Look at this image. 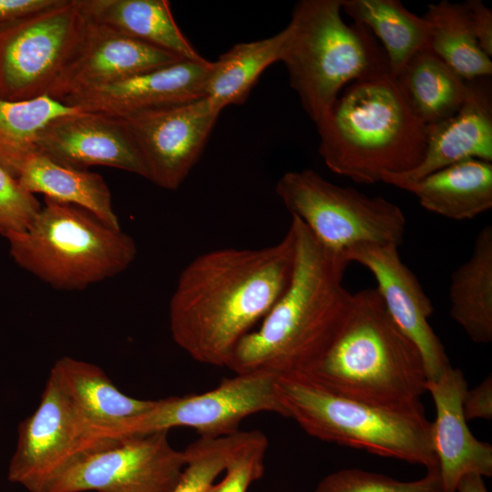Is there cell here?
Listing matches in <instances>:
<instances>
[{"instance_id": "4316f807", "label": "cell", "mask_w": 492, "mask_h": 492, "mask_svg": "<svg viewBox=\"0 0 492 492\" xmlns=\"http://www.w3.org/2000/svg\"><path fill=\"white\" fill-rule=\"evenodd\" d=\"M342 11L381 41L393 77L417 52L428 47L427 21L399 0H342Z\"/></svg>"}, {"instance_id": "8d00e7d4", "label": "cell", "mask_w": 492, "mask_h": 492, "mask_svg": "<svg viewBox=\"0 0 492 492\" xmlns=\"http://www.w3.org/2000/svg\"><path fill=\"white\" fill-rule=\"evenodd\" d=\"M456 492H488L483 477L476 474L464 476L457 484Z\"/></svg>"}, {"instance_id": "277c9868", "label": "cell", "mask_w": 492, "mask_h": 492, "mask_svg": "<svg viewBox=\"0 0 492 492\" xmlns=\"http://www.w3.org/2000/svg\"><path fill=\"white\" fill-rule=\"evenodd\" d=\"M326 167L355 183L374 184L422 161L427 126L414 113L395 78L354 81L316 124Z\"/></svg>"}, {"instance_id": "d6a6232c", "label": "cell", "mask_w": 492, "mask_h": 492, "mask_svg": "<svg viewBox=\"0 0 492 492\" xmlns=\"http://www.w3.org/2000/svg\"><path fill=\"white\" fill-rule=\"evenodd\" d=\"M41 208L36 197L0 167V234L24 231Z\"/></svg>"}, {"instance_id": "e0dca14e", "label": "cell", "mask_w": 492, "mask_h": 492, "mask_svg": "<svg viewBox=\"0 0 492 492\" xmlns=\"http://www.w3.org/2000/svg\"><path fill=\"white\" fill-rule=\"evenodd\" d=\"M212 61L180 60L63 98L80 111L122 118L201 97Z\"/></svg>"}, {"instance_id": "1f68e13d", "label": "cell", "mask_w": 492, "mask_h": 492, "mask_svg": "<svg viewBox=\"0 0 492 492\" xmlns=\"http://www.w3.org/2000/svg\"><path fill=\"white\" fill-rule=\"evenodd\" d=\"M268 446L266 436L253 430L249 441L228 465L224 477L214 483L209 492H247L262 477Z\"/></svg>"}, {"instance_id": "5bb4252c", "label": "cell", "mask_w": 492, "mask_h": 492, "mask_svg": "<svg viewBox=\"0 0 492 492\" xmlns=\"http://www.w3.org/2000/svg\"><path fill=\"white\" fill-rule=\"evenodd\" d=\"M349 262L366 268L392 320L417 347L426 380L436 379L451 364L428 319L434 307L414 272L403 262L395 245L364 244L344 254Z\"/></svg>"}, {"instance_id": "4dcf8cb0", "label": "cell", "mask_w": 492, "mask_h": 492, "mask_svg": "<svg viewBox=\"0 0 492 492\" xmlns=\"http://www.w3.org/2000/svg\"><path fill=\"white\" fill-rule=\"evenodd\" d=\"M314 492H444L437 466L413 481H402L358 468L342 469L324 477Z\"/></svg>"}, {"instance_id": "8992f818", "label": "cell", "mask_w": 492, "mask_h": 492, "mask_svg": "<svg viewBox=\"0 0 492 492\" xmlns=\"http://www.w3.org/2000/svg\"><path fill=\"white\" fill-rule=\"evenodd\" d=\"M275 392L284 416L313 437L426 469L437 466L424 409H390L349 399L303 372L277 374Z\"/></svg>"}, {"instance_id": "ffe728a7", "label": "cell", "mask_w": 492, "mask_h": 492, "mask_svg": "<svg viewBox=\"0 0 492 492\" xmlns=\"http://www.w3.org/2000/svg\"><path fill=\"white\" fill-rule=\"evenodd\" d=\"M49 376L73 406L89 422L121 439L119 427L149 410L155 400L138 399L122 393L97 365L64 356Z\"/></svg>"}, {"instance_id": "484cf974", "label": "cell", "mask_w": 492, "mask_h": 492, "mask_svg": "<svg viewBox=\"0 0 492 492\" xmlns=\"http://www.w3.org/2000/svg\"><path fill=\"white\" fill-rule=\"evenodd\" d=\"M286 28L259 40L234 45L212 61L203 96L216 108L243 104L262 72L280 61Z\"/></svg>"}, {"instance_id": "7402d4cb", "label": "cell", "mask_w": 492, "mask_h": 492, "mask_svg": "<svg viewBox=\"0 0 492 492\" xmlns=\"http://www.w3.org/2000/svg\"><path fill=\"white\" fill-rule=\"evenodd\" d=\"M85 15L181 59L205 58L184 36L167 0H79Z\"/></svg>"}, {"instance_id": "30bf717a", "label": "cell", "mask_w": 492, "mask_h": 492, "mask_svg": "<svg viewBox=\"0 0 492 492\" xmlns=\"http://www.w3.org/2000/svg\"><path fill=\"white\" fill-rule=\"evenodd\" d=\"M86 25L80 1L62 0L0 29V98L18 101L46 95Z\"/></svg>"}, {"instance_id": "3957f363", "label": "cell", "mask_w": 492, "mask_h": 492, "mask_svg": "<svg viewBox=\"0 0 492 492\" xmlns=\"http://www.w3.org/2000/svg\"><path fill=\"white\" fill-rule=\"evenodd\" d=\"M303 373L349 399L390 409H424L422 356L392 320L375 288L353 293L328 349Z\"/></svg>"}, {"instance_id": "6da1fadb", "label": "cell", "mask_w": 492, "mask_h": 492, "mask_svg": "<svg viewBox=\"0 0 492 492\" xmlns=\"http://www.w3.org/2000/svg\"><path fill=\"white\" fill-rule=\"evenodd\" d=\"M294 235L258 249L203 252L180 272L169 304L175 343L193 360L228 366L240 341L261 323L287 288Z\"/></svg>"}, {"instance_id": "603a6c76", "label": "cell", "mask_w": 492, "mask_h": 492, "mask_svg": "<svg viewBox=\"0 0 492 492\" xmlns=\"http://www.w3.org/2000/svg\"><path fill=\"white\" fill-rule=\"evenodd\" d=\"M449 313L469 339L480 344L492 341V227L477 235L467 261L451 274Z\"/></svg>"}, {"instance_id": "836d02e7", "label": "cell", "mask_w": 492, "mask_h": 492, "mask_svg": "<svg viewBox=\"0 0 492 492\" xmlns=\"http://www.w3.org/2000/svg\"><path fill=\"white\" fill-rule=\"evenodd\" d=\"M62 0H0V29L59 5Z\"/></svg>"}, {"instance_id": "4fadbf2b", "label": "cell", "mask_w": 492, "mask_h": 492, "mask_svg": "<svg viewBox=\"0 0 492 492\" xmlns=\"http://www.w3.org/2000/svg\"><path fill=\"white\" fill-rule=\"evenodd\" d=\"M220 112L201 97L120 119L142 159L147 179L174 190L200 159Z\"/></svg>"}, {"instance_id": "83f0119b", "label": "cell", "mask_w": 492, "mask_h": 492, "mask_svg": "<svg viewBox=\"0 0 492 492\" xmlns=\"http://www.w3.org/2000/svg\"><path fill=\"white\" fill-rule=\"evenodd\" d=\"M428 48L466 81L488 77L491 58L480 48L466 3L428 4Z\"/></svg>"}, {"instance_id": "ac0fdd59", "label": "cell", "mask_w": 492, "mask_h": 492, "mask_svg": "<svg viewBox=\"0 0 492 492\" xmlns=\"http://www.w3.org/2000/svg\"><path fill=\"white\" fill-rule=\"evenodd\" d=\"M467 389L462 371L451 365L425 383L436 407L430 435L444 492H456L466 475L492 476V446L472 435L463 412Z\"/></svg>"}, {"instance_id": "d6986e66", "label": "cell", "mask_w": 492, "mask_h": 492, "mask_svg": "<svg viewBox=\"0 0 492 492\" xmlns=\"http://www.w3.org/2000/svg\"><path fill=\"white\" fill-rule=\"evenodd\" d=\"M486 78L467 81V96L459 110L427 126L425 151L419 165L405 173L385 174L382 182L416 180L470 159L492 162V98Z\"/></svg>"}, {"instance_id": "5b68a950", "label": "cell", "mask_w": 492, "mask_h": 492, "mask_svg": "<svg viewBox=\"0 0 492 492\" xmlns=\"http://www.w3.org/2000/svg\"><path fill=\"white\" fill-rule=\"evenodd\" d=\"M341 14L342 0H300L285 27L280 61L315 125L329 114L344 86L392 75L370 30L346 23Z\"/></svg>"}, {"instance_id": "9a60e30c", "label": "cell", "mask_w": 492, "mask_h": 492, "mask_svg": "<svg viewBox=\"0 0 492 492\" xmlns=\"http://www.w3.org/2000/svg\"><path fill=\"white\" fill-rule=\"evenodd\" d=\"M180 60L87 17L76 48L46 95L61 101Z\"/></svg>"}, {"instance_id": "ba28073f", "label": "cell", "mask_w": 492, "mask_h": 492, "mask_svg": "<svg viewBox=\"0 0 492 492\" xmlns=\"http://www.w3.org/2000/svg\"><path fill=\"white\" fill-rule=\"evenodd\" d=\"M275 192L322 245L343 256L364 244L399 247L404 239L406 220L399 206L334 184L313 169L285 172Z\"/></svg>"}, {"instance_id": "e575fe53", "label": "cell", "mask_w": 492, "mask_h": 492, "mask_svg": "<svg viewBox=\"0 0 492 492\" xmlns=\"http://www.w3.org/2000/svg\"><path fill=\"white\" fill-rule=\"evenodd\" d=\"M463 412L466 421L492 418V377L489 374L479 384L467 389L463 399Z\"/></svg>"}, {"instance_id": "2e32d148", "label": "cell", "mask_w": 492, "mask_h": 492, "mask_svg": "<svg viewBox=\"0 0 492 492\" xmlns=\"http://www.w3.org/2000/svg\"><path fill=\"white\" fill-rule=\"evenodd\" d=\"M38 152L76 169L105 166L147 179L138 150L122 119L77 111L58 117L39 133Z\"/></svg>"}, {"instance_id": "44dd1931", "label": "cell", "mask_w": 492, "mask_h": 492, "mask_svg": "<svg viewBox=\"0 0 492 492\" xmlns=\"http://www.w3.org/2000/svg\"><path fill=\"white\" fill-rule=\"evenodd\" d=\"M385 183L414 194L426 210L455 220H472L492 208V162L470 159L416 180Z\"/></svg>"}, {"instance_id": "d590c367", "label": "cell", "mask_w": 492, "mask_h": 492, "mask_svg": "<svg viewBox=\"0 0 492 492\" xmlns=\"http://www.w3.org/2000/svg\"><path fill=\"white\" fill-rule=\"evenodd\" d=\"M480 48L492 56V11L481 0L466 1Z\"/></svg>"}, {"instance_id": "cb8c5ba5", "label": "cell", "mask_w": 492, "mask_h": 492, "mask_svg": "<svg viewBox=\"0 0 492 492\" xmlns=\"http://www.w3.org/2000/svg\"><path fill=\"white\" fill-rule=\"evenodd\" d=\"M16 179L34 195L41 193L45 198L82 208L109 227L121 229L109 188L97 173L59 165L36 151Z\"/></svg>"}, {"instance_id": "7c38bea8", "label": "cell", "mask_w": 492, "mask_h": 492, "mask_svg": "<svg viewBox=\"0 0 492 492\" xmlns=\"http://www.w3.org/2000/svg\"><path fill=\"white\" fill-rule=\"evenodd\" d=\"M118 440L86 419L48 375L37 408L18 426L8 479L37 492L77 456Z\"/></svg>"}, {"instance_id": "d4e9b609", "label": "cell", "mask_w": 492, "mask_h": 492, "mask_svg": "<svg viewBox=\"0 0 492 492\" xmlns=\"http://www.w3.org/2000/svg\"><path fill=\"white\" fill-rule=\"evenodd\" d=\"M394 77L415 116L426 126L455 115L467 96V81L428 47L417 52Z\"/></svg>"}, {"instance_id": "f546056e", "label": "cell", "mask_w": 492, "mask_h": 492, "mask_svg": "<svg viewBox=\"0 0 492 492\" xmlns=\"http://www.w3.org/2000/svg\"><path fill=\"white\" fill-rule=\"evenodd\" d=\"M253 430L219 436L202 437L184 450L186 465L172 492H209L216 478L249 441Z\"/></svg>"}, {"instance_id": "7a4b0ae2", "label": "cell", "mask_w": 492, "mask_h": 492, "mask_svg": "<svg viewBox=\"0 0 492 492\" xmlns=\"http://www.w3.org/2000/svg\"><path fill=\"white\" fill-rule=\"evenodd\" d=\"M294 261L290 282L261 321L236 346L228 368L235 374L309 372L333 340L353 293L343 284L350 263L322 245L295 217Z\"/></svg>"}, {"instance_id": "52a82bcc", "label": "cell", "mask_w": 492, "mask_h": 492, "mask_svg": "<svg viewBox=\"0 0 492 492\" xmlns=\"http://www.w3.org/2000/svg\"><path fill=\"white\" fill-rule=\"evenodd\" d=\"M14 261L56 290L78 291L112 278L135 261L131 236L89 211L45 198L26 230L5 236Z\"/></svg>"}, {"instance_id": "f1b7e54d", "label": "cell", "mask_w": 492, "mask_h": 492, "mask_svg": "<svg viewBox=\"0 0 492 492\" xmlns=\"http://www.w3.org/2000/svg\"><path fill=\"white\" fill-rule=\"evenodd\" d=\"M80 111L44 95L27 100L0 98V167L15 179L36 149L40 131L53 119Z\"/></svg>"}, {"instance_id": "8fae6325", "label": "cell", "mask_w": 492, "mask_h": 492, "mask_svg": "<svg viewBox=\"0 0 492 492\" xmlns=\"http://www.w3.org/2000/svg\"><path fill=\"white\" fill-rule=\"evenodd\" d=\"M276 375L268 371L236 374L207 392L155 400L149 410L125 422L118 436L188 427L202 437H219L238 432L245 418L258 413L284 416L275 392Z\"/></svg>"}, {"instance_id": "9c48e42d", "label": "cell", "mask_w": 492, "mask_h": 492, "mask_svg": "<svg viewBox=\"0 0 492 492\" xmlns=\"http://www.w3.org/2000/svg\"><path fill=\"white\" fill-rule=\"evenodd\" d=\"M166 431L123 437L81 455L37 492H172L186 465Z\"/></svg>"}]
</instances>
